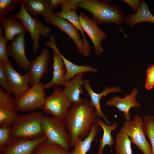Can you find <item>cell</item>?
Here are the masks:
<instances>
[{"mask_svg":"<svg viewBox=\"0 0 154 154\" xmlns=\"http://www.w3.org/2000/svg\"><path fill=\"white\" fill-rule=\"evenodd\" d=\"M97 117L94 107L87 99L72 104L64 119L70 138V147H74L88 135Z\"/></svg>","mask_w":154,"mask_h":154,"instance_id":"obj_1","label":"cell"},{"mask_svg":"<svg viewBox=\"0 0 154 154\" xmlns=\"http://www.w3.org/2000/svg\"><path fill=\"white\" fill-rule=\"evenodd\" d=\"M78 6L90 12L98 23H114L120 27L124 19L123 14L118 7L107 1L79 0Z\"/></svg>","mask_w":154,"mask_h":154,"instance_id":"obj_2","label":"cell"},{"mask_svg":"<svg viewBox=\"0 0 154 154\" xmlns=\"http://www.w3.org/2000/svg\"><path fill=\"white\" fill-rule=\"evenodd\" d=\"M44 115L40 112L19 115L11 127L14 139H33L44 135L42 127Z\"/></svg>","mask_w":154,"mask_h":154,"instance_id":"obj_3","label":"cell"},{"mask_svg":"<svg viewBox=\"0 0 154 154\" xmlns=\"http://www.w3.org/2000/svg\"><path fill=\"white\" fill-rule=\"evenodd\" d=\"M42 130L48 142L58 145L69 151L70 140L64 120L53 116H44Z\"/></svg>","mask_w":154,"mask_h":154,"instance_id":"obj_4","label":"cell"},{"mask_svg":"<svg viewBox=\"0 0 154 154\" xmlns=\"http://www.w3.org/2000/svg\"><path fill=\"white\" fill-rule=\"evenodd\" d=\"M20 3L21 7L19 12L12 15L22 23L27 31L29 33L33 41V52L36 54L39 47L40 35L46 37L50 33V30L36 18L30 15L26 10L21 0Z\"/></svg>","mask_w":154,"mask_h":154,"instance_id":"obj_5","label":"cell"},{"mask_svg":"<svg viewBox=\"0 0 154 154\" xmlns=\"http://www.w3.org/2000/svg\"><path fill=\"white\" fill-rule=\"evenodd\" d=\"M43 85L40 82L32 85L22 95L15 98L19 111L29 112L42 109L46 97Z\"/></svg>","mask_w":154,"mask_h":154,"instance_id":"obj_6","label":"cell"},{"mask_svg":"<svg viewBox=\"0 0 154 154\" xmlns=\"http://www.w3.org/2000/svg\"><path fill=\"white\" fill-rule=\"evenodd\" d=\"M72 104L63 90L56 87L51 94L46 97L42 110L52 116L64 120Z\"/></svg>","mask_w":154,"mask_h":154,"instance_id":"obj_7","label":"cell"},{"mask_svg":"<svg viewBox=\"0 0 154 154\" xmlns=\"http://www.w3.org/2000/svg\"><path fill=\"white\" fill-rule=\"evenodd\" d=\"M143 119L135 116L132 119L126 120L120 129L126 133L143 154H152L151 145L147 141L142 128Z\"/></svg>","mask_w":154,"mask_h":154,"instance_id":"obj_8","label":"cell"},{"mask_svg":"<svg viewBox=\"0 0 154 154\" xmlns=\"http://www.w3.org/2000/svg\"><path fill=\"white\" fill-rule=\"evenodd\" d=\"M45 44L51 48L53 51L52 68L53 76L52 79L48 83L43 85L44 89L57 87L59 85L64 86L68 81L66 80L64 65L59 54V51L56 45L55 39L51 35L50 40L44 41Z\"/></svg>","mask_w":154,"mask_h":154,"instance_id":"obj_9","label":"cell"},{"mask_svg":"<svg viewBox=\"0 0 154 154\" xmlns=\"http://www.w3.org/2000/svg\"><path fill=\"white\" fill-rule=\"evenodd\" d=\"M79 15L83 29L90 39L96 54L100 55L103 51L102 41L107 38V35L99 28L97 22L92 17H89L84 12Z\"/></svg>","mask_w":154,"mask_h":154,"instance_id":"obj_10","label":"cell"},{"mask_svg":"<svg viewBox=\"0 0 154 154\" xmlns=\"http://www.w3.org/2000/svg\"><path fill=\"white\" fill-rule=\"evenodd\" d=\"M2 64L7 76L11 94L15 98L20 96L29 88L30 80L28 73L23 74H20L9 61Z\"/></svg>","mask_w":154,"mask_h":154,"instance_id":"obj_11","label":"cell"},{"mask_svg":"<svg viewBox=\"0 0 154 154\" xmlns=\"http://www.w3.org/2000/svg\"><path fill=\"white\" fill-rule=\"evenodd\" d=\"M15 98L0 88V126H11L19 115Z\"/></svg>","mask_w":154,"mask_h":154,"instance_id":"obj_12","label":"cell"},{"mask_svg":"<svg viewBox=\"0 0 154 154\" xmlns=\"http://www.w3.org/2000/svg\"><path fill=\"white\" fill-rule=\"evenodd\" d=\"M44 20L47 24L56 27L66 33L74 42L79 52L82 54L84 46V41L81 38L78 30L72 24L67 20L58 17L53 11L44 18Z\"/></svg>","mask_w":154,"mask_h":154,"instance_id":"obj_13","label":"cell"},{"mask_svg":"<svg viewBox=\"0 0 154 154\" xmlns=\"http://www.w3.org/2000/svg\"><path fill=\"white\" fill-rule=\"evenodd\" d=\"M49 62V51L47 48L30 62L28 73L32 86L40 82L42 78L47 72Z\"/></svg>","mask_w":154,"mask_h":154,"instance_id":"obj_14","label":"cell"},{"mask_svg":"<svg viewBox=\"0 0 154 154\" xmlns=\"http://www.w3.org/2000/svg\"><path fill=\"white\" fill-rule=\"evenodd\" d=\"M25 47L24 35H20L16 36L7 46V53L20 68L27 71L30 62L26 55Z\"/></svg>","mask_w":154,"mask_h":154,"instance_id":"obj_15","label":"cell"},{"mask_svg":"<svg viewBox=\"0 0 154 154\" xmlns=\"http://www.w3.org/2000/svg\"><path fill=\"white\" fill-rule=\"evenodd\" d=\"M46 140L44 135L33 139H15L9 145L0 150V154H32L35 147Z\"/></svg>","mask_w":154,"mask_h":154,"instance_id":"obj_16","label":"cell"},{"mask_svg":"<svg viewBox=\"0 0 154 154\" xmlns=\"http://www.w3.org/2000/svg\"><path fill=\"white\" fill-rule=\"evenodd\" d=\"M138 91L133 88L129 95H127L123 98L118 96L113 97L108 101L106 103L107 106H113L116 107L119 110L123 112L126 120L131 119L129 110L131 108H138L140 104L136 100Z\"/></svg>","mask_w":154,"mask_h":154,"instance_id":"obj_17","label":"cell"},{"mask_svg":"<svg viewBox=\"0 0 154 154\" xmlns=\"http://www.w3.org/2000/svg\"><path fill=\"white\" fill-rule=\"evenodd\" d=\"M83 85L90 97V101L95 110L97 117L103 118L107 124L110 125V122L102 111L100 101L101 98L107 94L112 92H120L121 90L120 88L117 86L106 88L102 92L97 93L91 88L88 80H83Z\"/></svg>","mask_w":154,"mask_h":154,"instance_id":"obj_18","label":"cell"},{"mask_svg":"<svg viewBox=\"0 0 154 154\" xmlns=\"http://www.w3.org/2000/svg\"><path fill=\"white\" fill-rule=\"evenodd\" d=\"M8 17H0V22L7 40L12 41L17 36L26 34L27 31L22 23L9 14Z\"/></svg>","mask_w":154,"mask_h":154,"instance_id":"obj_19","label":"cell"},{"mask_svg":"<svg viewBox=\"0 0 154 154\" xmlns=\"http://www.w3.org/2000/svg\"><path fill=\"white\" fill-rule=\"evenodd\" d=\"M83 73L76 75L73 78L68 81L64 86L63 90L66 96L70 102L73 104L79 103L83 99L80 94L83 93L81 86L83 85Z\"/></svg>","mask_w":154,"mask_h":154,"instance_id":"obj_20","label":"cell"},{"mask_svg":"<svg viewBox=\"0 0 154 154\" xmlns=\"http://www.w3.org/2000/svg\"><path fill=\"white\" fill-rule=\"evenodd\" d=\"M58 17L65 19L70 22L82 33L84 46L82 54L86 56H88L90 51L89 43L87 41L84 33V31L80 23L79 15L75 10L70 9H61L59 12L55 13Z\"/></svg>","mask_w":154,"mask_h":154,"instance_id":"obj_21","label":"cell"},{"mask_svg":"<svg viewBox=\"0 0 154 154\" xmlns=\"http://www.w3.org/2000/svg\"><path fill=\"white\" fill-rule=\"evenodd\" d=\"M28 13L31 16L40 15L44 18L52 11L51 10L50 0H21Z\"/></svg>","mask_w":154,"mask_h":154,"instance_id":"obj_22","label":"cell"},{"mask_svg":"<svg viewBox=\"0 0 154 154\" xmlns=\"http://www.w3.org/2000/svg\"><path fill=\"white\" fill-rule=\"evenodd\" d=\"M148 7L145 2L142 0L136 13L126 17L125 21L127 23L130 27L141 22H149L154 23V16L151 13Z\"/></svg>","mask_w":154,"mask_h":154,"instance_id":"obj_23","label":"cell"},{"mask_svg":"<svg viewBox=\"0 0 154 154\" xmlns=\"http://www.w3.org/2000/svg\"><path fill=\"white\" fill-rule=\"evenodd\" d=\"M96 122L103 131L102 137L99 141L97 154H103L104 148L106 145L111 147L114 143L115 140L112 136V132L117 127L118 124L116 122H114L112 125H108L100 118L97 119Z\"/></svg>","mask_w":154,"mask_h":154,"instance_id":"obj_24","label":"cell"},{"mask_svg":"<svg viewBox=\"0 0 154 154\" xmlns=\"http://www.w3.org/2000/svg\"><path fill=\"white\" fill-rule=\"evenodd\" d=\"M99 127L96 121L88 135L74 145V149L71 152L72 154H86L90 149L92 144L97 135Z\"/></svg>","mask_w":154,"mask_h":154,"instance_id":"obj_25","label":"cell"},{"mask_svg":"<svg viewBox=\"0 0 154 154\" xmlns=\"http://www.w3.org/2000/svg\"><path fill=\"white\" fill-rule=\"evenodd\" d=\"M61 56L66 69L65 78L67 81L73 78L76 75L84 72L94 73L98 70L90 66L76 65L65 58L60 52Z\"/></svg>","mask_w":154,"mask_h":154,"instance_id":"obj_26","label":"cell"},{"mask_svg":"<svg viewBox=\"0 0 154 154\" xmlns=\"http://www.w3.org/2000/svg\"><path fill=\"white\" fill-rule=\"evenodd\" d=\"M32 154H72L71 152L61 146L50 143L47 141L38 144L33 150Z\"/></svg>","mask_w":154,"mask_h":154,"instance_id":"obj_27","label":"cell"},{"mask_svg":"<svg viewBox=\"0 0 154 154\" xmlns=\"http://www.w3.org/2000/svg\"><path fill=\"white\" fill-rule=\"evenodd\" d=\"M131 141L129 137L121 130L117 133L115 140L116 154H132Z\"/></svg>","mask_w":154,"mask_h":154,"instance_id":"obj_28","label":"cell"},{"mask_svg":"<svg viewBox=\"0 0 154 154\" xmlns=\"http://www.w3.org/2000/svg\"><path fill=\"white\" fill-rule=\"evenodd\" d=\"M142 128L150 141L152 154H154V116H146L144 117Z\"/></svg>","mask_w":154,"mask_h":154,"instance_id":"obj_29","label":"cell"},{"mask_svg":"<svg viewBox=\"0 0 154 154\" xmlns=\"http://www.w3.org/2000/svg\"><path fill=\"white\" fill-rule=\"evenodd\" d=\"M19 3L20 0H0V17L9 15L15 10Z\"/></svg>","mask_w":154,"mask_h":154,"instance_id":"obj_30","label":"cell"},{"mask_svg":"<svg viewBox=\"0 0 154 154\" xmlns=\"http://www.w3.org/2000/svg\"><path fill=\"white\" fill-rule=\"evenodd\" d=\"M11 126H1L0 127V150L11 143L14 139L11 133Z\"/></svg>","mask_w":154,"mask_h":154,"instance_id":"obj_31","label":"cell"},{"mask_svg":"<svg viewBox=\"0 0 154 154\" xmlns=\"http://www.w3.org/2000/svg\"><path fill=\"white\" fill-rule=\"evenodd\" d=\"M2 28H0V63H4L9 61L7 53V43L8 40L5 36L2 35Z\"/></svg>","mask_w":154,"mask_h":154,"instance_id":"obj_32","label":"cell"},{"mask_svg":"<svg viewBox=\"0 0 154 154\" xmlns=\"http://www.w3.org/2000/svg\"><path fill=\"white\" fill-rule=\"evenodd\" d=\"M0 85L2 88L11 94L5 70L3 64L1 63H0Z\"/></svg>","mask_w":154,"mask_h":154,"instance_id":"obj_33","label":"cell"},{"mask_svg":"<svg viewBox=\"0 0 154 154\" xmlns=\"http://www.w3.org/2000/svg\"><path fill=\"white\" fill-rule=\"evenodd\" d=\"M154 86V65L150 66L147 71V78L145 83V88L148 90Z\"/></svg>","mask_w":154,"mask_h":154,"instance_id":"obj_34","label":"cell"},{"mask_svg":"<svg viewBox=\"0 0 154 154\" xmlns=\"http://www.w3.org/2000/svg\"><path fill=\"white\" fill-rule=\"evenodd\" d=\"M79 0H61L60 6L61 9L76 10L78 8Z\"/></svg>","mask_w":154,"mask_h":154,"instance_id":"obj_35","label":"cell"},{"mask_svg":"<svg viewBox=\"0 0 154 154\" xmlns=\"http://www.w3.org/2000/svg\"><path fill=\"white\" fill-rule=\"evenodd\" d=\"M123 1L128 4L134 11L136 12L139 9L141 3L140 0H124Z\"/></svg>","mask_w":154,"mask_h":154,"instance_id":"obj_36","label":"cell"},{"mask_svg":"<svg viewBox=\"0 0 154 154\" xmlns=\"http://www.w3.org/2000/svg\"><path fill=\"white\" fill-rule=\"evenodd\" d=\"M61 0H50L51 10H52L57 7L60 6Z\"/></svg>","mask_w":154,"mask_h":154,"instance_id":"obj_37","label":"cell"}]
</instances>
